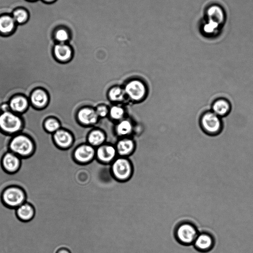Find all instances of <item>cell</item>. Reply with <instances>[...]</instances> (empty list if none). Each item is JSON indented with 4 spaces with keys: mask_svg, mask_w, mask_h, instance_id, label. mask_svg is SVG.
<instances>
[{
    "mask_svg": "<svg viewBox=\"0 0 253 253\" xmlns=\"http://www.w3.org/2000/svg\"><path fill=\"white\" fill-rule=\"evenodd\" d=\"M87 141L92 146H98L103 143L105 140V135L99 130H94L89 133L87 135Z\"/></svg>",
    "mask_w": 253,
    "mask_h": 253,
    "instance_id": "22",
    "label": "cell"
},
{
    "mask_svg": "<svg viewBox=\"0 0 253 253\" xmlns=\"http://www.w3.org/2000/svg\"><path fill=\"white\" fill-rule=\"evenodd\" d=\"M15 20L9 15H2L0 17V32L2 33L11 32L15 26Z\"/></svg>",
    "mask_w": 253,
    "mask_h": 253,
    "instance_id": "21",
    "label": "cell"
},
{
    "mask_svg": "<svg viewBox=\"0 0 253 253\" xmlns=\"http://www.w3.org/2000/svg\"><path fill=\"white\" fill-rule=\"evenodd\" d=\"M211 110L221 118L227 117L232 111L231 102L226 98L215 99L211 104Z\"/></svg>",
    "mask_w": 253,
    "mask_h": 253,
    "instance_id": "10",
    "label": "cell"
},
{
    "mask_svg": "<svg viewBox=\"0 0 253 253\" xmlns=\"http://www.w3.org/2000/svg\"><path fill=\"white\" fill-rule=\"evenodd\" d=\"M116 148L111 145H103L99 146L95 151L97 159L104 163L112 162L117 156Z\"/></svg>",
    "mask_w": 253,
    "mask_h": 253,
    "instance_id": "13",
    "label": "cell"
},
{
    "mask_svg": "<svg viewBox=\"0 0 253 253\" xmlns=\"http://www.w3.org/2000/svg\"><path fill=\"white\" fill-rule=\"evenodd\" d=\"M48 102V94L44 89L42 88H37L34 90L29 98V102L37 109L44 108Z\"/></svg>",
    "mask_w": 253,
    "mask_h": 253,
    "instance_id": "14",
    "label": "cell"
},
{
    "mask_svg": "<svg viewBox=\"0 0 253 253\" xmlns=\"http://www.w3.org/2000/svg\"><path fill=\"white\" fill-rule=\"evenodd\" d=\"M135 145L129 139L120 140L117 144L116 150L120 157H127L133 151Z\"/></svg>",
    "mask_w": 253,
    "mask_h": 253,
    "instance_id": "19",
    "label": "cell"
},
{
    "mask_svg": "<svg viewBox=\"0 0 253 253\" xmlns=\"http://www.w3.org/2000/svg\"><path fill=\"white\" fill-rule=\"evenodd\" d=\"M17 217L20 220L28 222L32 220L35 215V210L30 203L25 202L16 209Z\"/></svg>",
    "mask_w": 253,
    "mask_h": 253,
    "instance_id": "17",
    "label": "cell"
},
{
    "mask_svg": "<svg viewBox=\"0 0 253 253\" xmlns=\"http://www.w3.org/2000/svg\"><path fill=\"white\" fill-rule=\"evenodd\" d=\"M125 90L119 86L112 87L108 92L109 99L113 101L123 100L125 97Z\"/></svg>",
    "mask_w": 253,
    "mask_h": 253,
    "instance_id": "25",
    "label": "cell"
},
{
    "mask_svg": "<svg viewBox=\"0 0 253 253\" xmlns=\"http://www.w3.org/2000/svg\"><path fill=\"white\" fill-rule=\"evenodd\" d=\"M28 17V13L22 8H18L13 12V18L15 21L19 24L22 23L27 20Z\"/></svg>",
    "mask_w": 253,
    "mask_h": 253,
    "instance_id": "27",
    "label": "cell"
},
{
    "mask_svg": "<svg viewBox=\"0 0 253 253\" xmlns=\"http://www.w3.org/2000/svg\"><path fill=\"white\" fill-rule=\"evenodd\" d=\"M21 165V158L12 153L8 151L2 157L1 166L5 171L13 174L17 172Z\"/></svg>",
    "mask_w": 253,
    "mask_h": 253,
    "instance_id": "8",
    "label": "cell"
},
{
    "mask_svg": "<svg viewBox=\"0 0 253 253\" xmlns=\"http://www.w3.org/2000/svg\"><path fill=\"white\" fill-rule=\"evenodd\" d=\"M44 0L45 2H52L55 1V0Z\"/></svg>",
    "mask_w": 253,
    "mask_h": 253,
    "instance_id": "32",
    "label": "cell"
},
{
    "mask_svg": "<svg viewBox=\"0 0 253 253\" xmlns=\"http://www.w3.org/2000/svg\"><path fill=\"white\" fill-rule=\"evenodd\" d=\"M53 138L55 144L62 149L69 148L74 142L72 135L63 129H60L53 133Z\"/></svg>",
    "mask_w": 253,
    "mask_h": 253,
    "instance_id": "15",
    "label": "cell"
},
{
    "mask_svg": "<svg viewBox=\"0 0 253 253\" xmlns=\"http://www.w3.org/2000/svg\"><path fill=\"white\" fill-rule=\"evenodd\" d=\"M95 112L98 117H105L107 116L108 110L105 105H99L96 107Z\"/></svg>",
    "mask_w": 253,
    "mask_h": 253,
    "instance_id": "30",
    "label": "cell"
},
{
    "mask_svg": "<svg viewBox=\"0 0 253 253\" xmlns=\"http://www.w3.org/2000/svg\"><path fill=\"white\" fill-rule=\"evenodd\" d=\"M98 116L93 109L85 107L78 113V119L81 123L84 125H93L96 123Z\"/></svg>",
    "mask_w": 253,
    "mask_h": 253,
    "instance_id": "18",
    "label": "cell"
},
{
    "mask_svg": "<svg viewBox=\"0 0 253 253\" xmlns=\"http://www.w3.org/2000/svg\"><path fill=\"white\" fill-rule=\"evenodd\" d=\"M53 53L57 61L67 62L72 58L74 51L70 45L66 43H58L54 45Z\"/></svg>",
    "mask_w": 253,
    "mask_h": 253,
    "instance_id": "12",
    "label": "cell"
},
{
    "mask_svg": "<svg viewBox=\"0 0 253 253\" xmlns=\"http://www.w3.org/2000/svg\"><path fill=\"white\" fill-rule=\"evenodd\" d=\"M219 24L211 21L208 20L203 26V31L208 34H213L219 28Z\"/></svg>",
    "mask_w": 253,
    "mask_h": 253,
    "instance_id": "29",
    "label": "cell"
},
{
    "mask_svg": "<svg viewBox=\"0 0 253 253\" xmlns=\"http://www.w3.org/2000/svg\"><path fill=\"white\" fill-rule=\"evenodd\" d=\"M124 90L127 96L134 101L140 100L147 95L145 85L138 80H133L127 83Z\"/></svg>",
    "mask_w": 253,
    "mask_h": 253,
    "instance_id": "7",
    "label": "cell"
},
{
    "mask_svg": "<svg viewBox=\"0 0 253 253\" xmlns=\"http://www.w3.org/2000/svg\"><path fill=\"white\" fill-rule=\"evenodd\" d=\"M43 126L44 129L51 133H54L61 127L59 121L53 117L47 118L44 122Z\"/></svg>",
    "mask_w": 253,
    "mask_h": 253,
    "instance_id": "24",
    "label": "cell"
},
{
    "mask_svg": "<svg viewBox=\"0 0 253 253\" xmlns=\"http://www.w3.org/2000/svg\"><path fill=\"white\" fill-rule=\"evenodd\" d=\"M124 114V109L118 106H113L111 107L110 115L111 117L116 120L121 119Z\"/></svg>",
    "mask_w": 253,
    "mask_h": 253,
    "instance_id": "28",
    "label": "cell"
},
{
    "mask_svg": "<svg viewBox=\"0 0 253 253\" xmlns=\"http://www.w3.org/2000/svg\"><path fill=\"white\" fill-rule=\"evenodd\" d=\"M199 123L202 131L209 136H217L223 129V119L211 110L204 111L199 118Z\"/></svg>",
    "mask_w": 253,
    "mask_h": 253,
    "instance_id": "1",
    "label": "cell"
},
{
    "mask_svg": "<svg viewBox=\"0 0 253 253\" xmlns=\"http://www.w3.org/2000/svg\"><path fill=\"white\" fill-rule=\"evenodd\" d=\"M95 151L96 149L93 146L83 144L76 148L74 152V157L78 163L86 164L94 158Z\"/></svg>",
    "mask_w": 253,
    "mask_h": 253,
    "instance_id": "9",
    "label": "cell"
},
{
    "mask_svg": "<svg viewBox=\"0 0 253 253\" xmlns=\"http://www.w3.org/2000/svg\"><path fill=\"white\" fill-rule=\"evenodd\" d=\"M193 246L199 252H209L214 247V240L210 234L202 233L198 234Z\"/></svg>",
    "mask_w": 253,
    "mask_h": 253,
    "instance_id": "11",
    "label": "cell"
},
{
    "mask_svg": "<svg viewBox=\"0 0 253 253\" xmlns=\"http://www.w3.org/2000/svg\"><path fill=\"white\" fill-rule=\"evenodd\" d=\"M23 122L20 117L11 111L0 114V129L10 134H17L21 131Z\"/></svg>",
    "mask_w": 253,
    "mask_h": 253,
    "instance_id": "4",
    "label": "cell"
},
{
    "mask_svg": "<svg viewBox=\"0 0 253 253\" xmlns=\"http://www.w3.org/2000/svg\"><path fill=\"white\" fill-rule=\"evenodd\" d=\"M111 171L117 179L125 181L132 175V166L127 157L117 156L112 162Z\"/></svg>",
    "mask_w": 253,
    "mask_h": 253,
    "instance_id": "5",
    "label": "cell"
},
{
    "mask_svg": "<svg viewBox=\"0 0 253 253\" xmlns=\"http://www.w3.org/2000/svg\"><path fill=\"white\" fill-rule=\"evenodd\" d=\"M9 148L10 151L22 158L29 157L33 154L35 145L29 137L19 133L15 134L11 140Z\"/></svg>",
    "mask_w": 253,
    "mask_h": 253,
    "instance_id": "2",
    "label": "cell"
},
{
    "mask_svg": "<svg viewBox=\"0 0 253 253\" xmlns=\"http://www.w3.org/2000/svg\"><path fill=\"white\" fill-rule=\"evenodd\" d=\"M29 100L23 95L17 94L12 97L9 102L10 110L16 113L24 112L29 105Z\"/></svg>",
    "mask_w": 253,
    "mask_h": 253,
    "instance_id": "16",
    "label": "cell"
},
{
    "mask_svg": "<svg viewBox=\"0 0 253 253\" xmlns=\"http://www.w3.org/2000/svg\"><path fill=\"white\" fill-rule=\"evenodd\" d=\"M56 253H71V252L68 249L63 248L58 250Z\"/></svg>",
    "mask_w": 253,
    "mask_h": 253,
    "instance_id": "31",
    "label": "cell"
},
{
    "mask_svg": "<svg viewBox=\"0 0 253 253\" xmlns=\"http://www.w3.org/2000/svg\"><path fill=\"white\" fill-rule=\"evenodd\" d=\"M198 235L195 226L189 222L180 224L177 227L175 233L177 242L185 246L193 245Z\"/></svg>",
    "mask_w": 253,
    "mask_h": 253,
    "instance_id": "6",
    "label": "cell"
},
{
    "mask_svg": "<svg viewBox=\"0 0 253 253\" xmlns=\"http://www.w3.org/2000/svg\"><path fill=\"white\" fill-rule=\"evenodd\" d=\"M54 38L59 43H66L71 38V32L66 27L58 28L54 33Z\"/></svg>",
    "mask_w": 253,
    "mask_h": 253,
    "instance_id": "23",
    "label": "cell"
},
{
    "mask_svg": "<svg viewBox=\"0 0 253 253\" xmlns=\"http://www.w3.org/2000/svg\"><path fill=\"white\" fill-rule=\"evenodd\" d=\"M132 127V125L129 121L123 120L117 126L116 131L119 135L125 136L131 131Z\"/></svg>",
    "mask_w": 253,
    "mask_h": 253,
    "instance_id": "26",
    "label": "cell"
},
{
    "mask_svg": "<svg viewBox=\"0 0 253 253\" xmlns=\"http://www.w3.org/2000/svg\"><path fill=\"white\" fill-rule=\"evenodd\" d=\"M26 194L21 187L13 185L6 187L2 192L1 200L7 207L16 209L26 202Z\"/></svg>",
    "mask_w": 253,
    "mask_h": 253,
    "instance_id": "3",
    "label": "cell"
},
{
    "mask_svg": "<svg viewBox=\"0 0 253 253\" xmlns=\"http://www.w3.org/2000/svg\"><path fill=\"white\" fill-rule=\"evenodd\" d=\"M208 20L221 24L224 20L225 15L223 9L219 6L211 5L207 11Z\"/></svg>",
    "mask_w": 253,
    "mask_h": 253,
    "instance_id": "20",
    "label": "cell"
}]
</instances>
